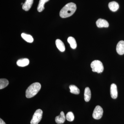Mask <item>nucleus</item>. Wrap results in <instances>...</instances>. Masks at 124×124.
Returning <instances> with one entry per match:
<instances>
[{
    "instance_id": "nucleus-1",
    "label": "nucleus",
    "mask_w": 124,
    "mask_h": 124,
    "mask_svg": "<svg viewBox=\"0 0 124 124\" xmlns=\"http://www.w3.org/2000/svg\"><path fill=\"white\" fill-rule=\"evenodd\" d=\"M77 9L76 5L73 2H70L62 8L60 12V17L62 18L68 17L73 15Z\"/></svg>"
},
{
    "instance_id": "nucleus-2",
    "label": "nucleus",
    "mask_w": 124,
    "mask_h": 124,
    "mask_svg": "<svg viewBox=\"0 0 124 124\" xmlns=\"http://www.w3.org/2000/svg\"><path fill=\"white\" fill-rule=\"evenodd\" d=\"M41 85L39 82H35L28 87L26 92V96L27 98L33 97L39 91Z\"/></svg>"
},
{
    "instance_id": "nucleus-3",
    "label": "nucleus",
    "mask_w": 124,
    "mask_h": 124,
    "mask_svg": "<svg viewBox=\"0 0 124 124\" xmlns=\"http://www.w3.org/2000/svg\"><path fill=\"white\" fill-rule=\"evenodd\" d=\"M92 71L98 73H101L104 70V67L101 62L98 60L93 61L91 64Z\"/></svg>"
},
{
    "instance_id": "nucleus-4",
    "label": "nucleus",
    "mask_w": 124,
    "mask_h": 124,
    "mask_svg": "<svg viewBox=\"0 0 124 124\" xmlns=\"http://www.w3.org/2000/svg\"><path fill=\"white\" fill-rule=\"evenodd\" d=\"M42 114L43 112L42 110L40 109L37 110L31 120V124H38L42 119Z\"/></svg>"
},
{
    "instance_id": "nucleus-5",
    "label": "nucleus",
    "mask_w": 124,
    "mask_h": 124,
    "mask_svg": "<svg viewBox=\"0 0 124 124\" xmlns=\"http://www.w3.org/2000/svg\"><path fill=\"white\" fill-rule=\"evenodd\" d=\"M103 112V110L101 107L99 106H97L93 112V118L95 119H100L102 116Z\"/></svg>"
},
{
    "instance_id": "nucleus-6",
    "label": "nucleus",
    "mask_w": 124,
    "mask_h": 124,
    "mask_svg": "<svg viewBox=\"0 0 124 124\" xmlns=\"http://www.w3.org/2000/svg\"><path fill=\"white\" fill-rule=\"evenodd\" d=\"M116 51L117 54L120 55L124 54V41L121 40L117 43L116 47Z\"/></svg>"
},
{
    "instance_id": "nucleus-7",
    "label": "nucleus",
    "mask_w": 124,
    "mask_h": 124,
    "mask_svg": "<svg viewBox=\"0 0 124 124\" xmlns=\"http://www.w3.org/2000/svg\"><path fill=\"white\" fill-rule=\"evenodd\" d=\"M110 94L111 97L113 99H116L117 97V86L115 84H112L110 86Z\"/></svg>"
},
{
    "instance_id": "nucleus-8",
    "label": "nucleus",
    "mask_w": 124,
    "mask_h": 124,
    "mask_svg": "<svg viewBox=\"0 0 124 124\" xmlns=\"http://www.w3.org/2000/svg\"><path fill=\"white\" fill-rule=\"evenodd\" d=\"M97 26L99 28L108 27L109 26L108 23L106 20L102 19H99L96 23Z\"/></svg>"
},
{
    "instance_id": "nucleus-9",
    "label": "nucleus",
    "mask_w": 124,
    "mask_h": 124,
    "mask_svg": "<svg viewBox=\"0 0 124 124\" xmlns=\"http://www.w3.org/2000/svg\"><path fill=\"white\" fill-rule=\"evenodd\" d=\"M66 119V116L64 115V112L62 111L59 116L55 117V122L58 124H62L65 122Z\"/></svg>"
},
{
    "instance_id": "nucleus-10",
    "label": "nucleus",
    "mask_w": 124,
    "mask_h": 124,
    "mask_svg": "<svg viewBox=\"0 0 124 124\" xmlns=\"http://www.w3.org/2000/svg\"><path fill=\"white\" fill-rule=\"evenodd\" d=\"M33 2V0H26L23 5V9L26 11H28L32 7Z\"/></svg>"
},
{
    "instance_id": "nucleus-11",
    "label": "nucleus",
    "mask_w": 124,
    "mask_h": 124,
    "mask_svg": "<svg viewBox=\"0 0 124 124\" xmlns=\"http://www.w3.org/2000/svg\"><path fill=\"white\" fill-rule=\"evenodd\" d=\"M29 63L28 59L23 58L19 59L17 61V64L18 66L24 67L28 66Z\"/></svg>"
},
{
    "instance_id": "nucleus-12",
    "label": "nucleus",
    "mask_w": 124,
    "mask_h": 124,
    "mask_svg": "<svg viewBox=\"0 0 124 124\" xmlns=\"http://www.w3.org/2000/svg\"><path fill=\"white\" fill-rule=\"evenodd\" d=\"M55 45L58 49L61 52H64L65 50V47L64 43L61 40L57 39L55 41Z\"/></svg>"
},
{
    "instance_id": "nucleus-13",
    "label": "nucleus",
    "mask_w": 124,
    "mask_h": 124,
    "mask_svg": "<svg viewBox=\"0 0 124 124\" xmlns=\"http://www.w3.org/2000/svg\"><path fill=\"white\" fill-rule=\"evenodd\" d=\"M108 6L111 11L113 12L117 11L119 8V4L116 1H112L109 2Z\"/></svg>"
},
{
    "instance_id": "nucleus-14",
    "label": "nucleus",
    "mask_w": 124,
    "mask_h": 124,
    "mask_svg": "<svg viewBox=\"0 0 124 124\" xmlns=\"http://www.w3.org/2000/svg\"><path fill=\"white\" fill-rule=\"evenodd\" d=\"M91 98V92L89 87H86L85 89L84 92V99L86 102H88Z\"/></svg>"
},
{
    "instance_id": "nucleus-15",
    "label": "nucleus",
    "mask_w": 124,
    "mask_h": 124,
    "mask_svg": "<svg viewBox=\"0 0 124 124\" xmlns=\"http://www.w3.org/2000/svg\"><path fill=\"white\" fill-rule=\"evenodd\" d=\"M68 42L69 43L72 48L76 49L77 46V44L75 38L72 37H69L68 38Z\"/></svg>"
},
{
    "instance_id": "nucleus-16",
    "label": "nucleus",
    "mask_w": 124,
    "mask_h": 124,
    "mask_svg": "<svg viewBox=\"0 0 124 124\" xmlns=\"http://www.w3.org/2000/svg\"><path fill=\"white\" fill-rule=\"evenodd\" d=\"M49 0H40L37 7V10L39 12H42L44 9L45 4Z\"/></svg>"
},
{
    "instance_id": "nucleus-17",
    "label": "nucleus",
    "mask_w": 124,
    "mask_h": 124,
    "mask_svg": "<svg viewBox=\"0 0 124 124\" xmlns=\"http://www.w3.org/2000/svg\"><path fill=\"white\" fill-rule=\"evenodd\" d=\"M22 38L27 42L29 43H32L33 42V39L31 35H28L24 33H22L21 35Z\"/></svg>"
},
{
    "instance_id": "nucleus-18",
    "label": "nucleus",
    "mask_w": 124,
    "mask_h": 124,
    "mask_svg": "<svg viewBox=\"0 0 124 124\" xmlns=\"http://www.w3.org/2000/svg\"><path fill=\"white\" fill-rule=\"evenodd\" d=\"M70 92L71 93L75 94H78L80 93V90L76 85H71L69 86Z\"/></svg>"
},
{
    "instance_id": "nucleus-19",
    "label": "nucleus",
    "mask_w": 124,
    "mask_h": 124,
    "mask_svg": "<svg viewBox=\"0 0 124 124\" xmlns=\"http://www.w3.org/2000/svg\"><path fill=\"white\" fill-rule=\"evenodd\" d=\"M9 84V81L5 79H0V89H1L6 87Z\"/></svg>"
},
{
    "instance_id": "nucleus-20",
    "label": "nucleus",
    "mask_w": 124,
    "mask_h": 124,
    "mask_svg": "<svg viewBox=\"0 0 124 124\" xmlns=\"http://www.w3.org/2000/svg\"><path fill=\"white\" fill-rule=\"evenodd\" d=\"M66 117L67 120L71 122L74 119V115L72 112H69L67 113Z\"/></svg>"
},
{
    "instance_id": "nucleus-21",
    "label": "nucleus",
    "mask_w": 124,
    "mask_h": 124,
    "mask_svg": "<svg viewBox=\"0 0 124 124\" xmlns=\"http://www.w3.org/2000/svg\"><path fill=\"white\" fill-rule=\"evenodd\" d=\"M0 124H6V123H5L4 121L2 119H0Z\"/></svg>"
}]
</instances>
